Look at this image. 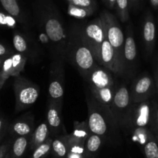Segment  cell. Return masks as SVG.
<instances>
[{
  "label": "cell",
  "mask_w": 158,
  "mask_h": 158,
  "mask_svg": "<svg viewBox=\"0 0 158 158\" xmlns=\"http://www.w3.org/2000/svg\"><path fill=\"white\" fill-rule=\"evenodd\" d=\"M66 60L78 70L84 80L99 65L92 49L82 36L79 26H73L68 32Z\"/></svg>",
  "instance_id": "cell-1"
},
{
  "label": "cell",
  "mask_w": 158,
  "mask_h": 158,
  "mask_svg": "<svg viewBox=\"0 0 158 158\" xmlns=\"http://www.w3.org/2000/svg\"><path fill=\"white\" fill-rule=\"evenodd\" d=\"M114 76L110 70L98 65L85 80L93 96L112 116L111 107L117 87Z\"/></svg>",
  "instance_id": "cell-2"
},
{
  "label": "cell",
  "mask_w": 158,
  "mask_h": 158,
  "mask_svg": "<svg viewBox=\"0 0 158 158\" xmlns=\"http://www.w3.org/2000/svg\"><path fill=\"white\" fill-rule=\"evenodd\" d=\"M86 100L88 109L87 123L93 134L104 139L110 140L117 134L120 128L117 127L113 116L97 101L89 89L86 90Z\"/></svg>",
  "instance_id": "cell-3"
},
{
  "label": "cell",
  "mask_w": 158,
  "mask_h": 158,
  "mask_svg": "<svg viewBox=\"0 0 158 158\" xmlns=\"http://www.w3.org/2000/svg\"><path fill=\"white\" fill-rule=\"evenodd\" d=\"M43 31L49 40L58 60H66V51L68 42L63 20L58 12L54 11L46 12L41 18Z\"/></svg>",
  "instance_id": "cell-4"
},
{
  "label": "cell",
  "mask_w": 158,
  "mask_h": 158,
  "mask_svg": "<svg viewBox=\"0 0 158 158\" xmlns=\"http://www.w3.org/2000/svg\"><path fill=\"white\" fill-rule=\"evenodd\" d=\"M15 97V113H19L32 106L38 100L40 87L23 77H15L13 83Z\"/></svg>",
  "instance_id": "cell-5"
},
{
  "label": "cell",
  "mask_w": 158,
  "mask_h": 158,
  "mask_svg": "<svg viewBox=\"0 0 158 158\" xmlns=\"http://www.w3.org/2000/svg\"><path fill=\"white\" fill-rule=\"evenodd\" d=\"M152 107L153 103L149 100L133 103L122 131L130 134L136 130L151 129Z\"/></svg>",
  "instance_id": "cell-6"
},
{
  "label": "cell",
  "mask_w": 158,
  "mask_h": 158,
  "mask_svg": "<svg viewBox=\"0 0 158 158\" xmlns=\"http://www.w3.org/2000/svg\"><path fill=\"white\" fill-rule=\"evenodd\" d=\"M100 16L103 20L106 37L117 53L123 73V55L125 43L124 34L115 15L105 10L101 12Z\"/></svg>",
  "instance_id": "cell-7"
},
{
  "label": "cell",
  "mask_w": 158,
  "mask_h": 158,
  "mask_svg": "<svg viewBox=\"0 0 158 158\" xmlns=\"http://www.w3.org/2000/svg\"><path fill=\"white\" fill-rule=\"evenodd\" d=\"M132 104L131 93L127 85L125 83L117 85L113 100L111 111L114 120L120 129L123 130L124 127Z\"/></svg>",
  "instance_id": "cell-8"
},
{
  "label": "cell",
  "mask_w": 158,
  "mask_h": 158,
  "mask_svg": "<svg viewBox=\"0 0 158 158\" xmlns=\"http://www.w3.org/2000/svg\"><path fill=\"white\" fill-rule=\"evenodd\" d=\"M82 36L86 43L89 45L94 54L97 62H100V49L102 43L106 35L103 20L101 17L94 19L84 26H79Z\"/></svg>",
  "instance_id": "cell-9"
},
{
  "label": "cell",
  "mask_w": 158,
  "mask_h": 158,
  "mask_svg": "<svg viewBox=\"0 0 158 158\" xmlns=\"http://www.w3.org/2000/svg\"><path fill=\"white\" fill-rule=\"evenodd\" d=\"M156 92L155 81L148 73L141 74L134 78L130 88L133 103L149 100Z\"/></svg>",
  "instance_id": "cell-10"
},
{
  "label": "cell",
  "mask_w": 158,
  "mask_h": 158,
  "mask_svg": "<svg viewBox=\"0 0 158 158\" xmlns=\"http://www.w3.org/2000/svg\"><path fill=\"white\" fill-rule=\"evenodd\" d=\"M63 60H56L52 64L49 84V100L63 106L64 95V71Z\"/></svg>",
  "instance_id": "cell-11"
},
{
  "label": "cell",
  "mask_w": 158,
  "mask_h": 158,
  "mask_svg": "<svg viewBox=\"0 0 158 158\" xmlns=\"http://www.w3.org/2000/svg\"><path fill=\"white\" fill-rule=\"evenodd\" d=\"M137 50L132 26H128L125 35L123 55V76L131 77L137 67Z\"/></svg>",
  "instance_id": "cell-12"
},
{
  "label": "cell",
  "mask_w": 158,
  "mask_h": 158,
  "mask_svg": "<svg viewBox=\"0 0 158 158\" xmlns=\"http://www.w3.org/2000/svg\"><path fill=\"white\" fill-rule=\"evenodd\" d=\"M99 65L110 70L117 77H123L122 68L118 57L114 47L108 40L106 35L102 43Z\"/></svg>",
  "instance_id": "cell-13"
},
{
  "label": "cell",
  "mask_w": 158,
  "mask_h": 158,
  "mask_svg": "<svg viewBox=\"0 0 158 158\" xmlns=\"http://www.w3.org/2000/svg\"><path fill=\"white\" fill-rule=\"evenodd\" d=\"M62 106L52 100L48 102L46 122L49 125L51 135L58 136L61 134H66L65 133L64 127L62 118Z\"/></svg>",
  "instance_id": "cell-14"
},
{
  "label": "cell",
  "mask_w": 158,
  "mask_h": 158,
  "mask_svg": "<svg viewBox=\"0 0 158 158\" xmlns=\"http://www.w3.org/2000/svg\"><path fill=\"white\" fill-rule=\"evenodd\" d=\"M26 61L27 57L26 56L19 52H15L4 59L2 67L0 71L6 79H9L10 77H18L20 73L24 70Z\"/></svg>",
  "instance_id": "cell-15"
},
{
  "label": "cell",
  "mask_w": 158,
  "mask_h": 158,
  "mask_svg": "<svg viewBox=\"0 0 158 158\" xmlns=\"http://www.w3.org/2000/svg\"><path fill=\"white\" fill-rule=\"evenodd\" d=\"M143 40L147 56H151L156 43V23L151 12L146 14L143 20Z\"/></svg>",
  "instance_id": "cell-16"
},
{
  "label": "cell",
  "mask_w": 158,
  "mask_h": 158,
  "mask_svg": "<svg viewBox=\"0 0 158 158\" xmlns=\"http://www.w3.org/2000/svg\"><path fill=\"white\" fill-rule=\"evenodd\" d=\"M35 128L33 115L27 114L14 120L9 127V131L11 135L15 137L32 136Z\"/></svg>",
  "instance_id": "cell-17"
},
{
  "label": "cell",
  "mask_w": 158,
  "mask_h": 158,
  "mask_svg": "<svg viewBox=\"0 0 158 158\" xmlns=\"http://www.w3.org/2000/svg\"><path fill=\"white\" fill-rule=\"evenodd\" d=\"M12 43L14 49L19 53L23 54L26 57L36 56V44L28 35L15 31L13 34Z\"/></svg>",
  "instance_id": "cell-18"
},
{
  "label": "cell",
  "mask_w": 158,
  "mask_h": 158,
  "mask_svg": "<svg viewBox=\"0 0 158 158\" xmlns=\"http://www.w3.org/2000/svg\"><path fill=\"white\" fill-rule=\"evenodd\" d=\"M50 130L47 122H43L38 125L35 128L31 137L30 145H29L30 151H34L37 147L46 141L50 137Z\"/></svg>",
  "instance_id": "cell-19"
},
{
  "label": "cell",
  "mask_w": 158,
  "mask_h": 158,
  "mask_svg": "<svg viewBox=\"0 0 158 158\" xmlns=\"http://www.w3.org/2000/svg\"><path fill=\"white\" fill-rule=\"evenodd\" d=\"M105 140L97 134L91 133L85 141V158H96Z\"/></svg>",
  "instance_id": "cell-20"
},
{
  "label": "cell",
  "mask_w": 158,
  "mask_h": 158,
  "mask_svg": "<svg viewBox=\"0 0 158 158\" xmlns=\"http://www.w3.org/2000/svg\"><path fill=\"white\" fill-rule=\"evenodd\" d=\"M32 136H22L16 137L12 142L10 148L12 158H23L26 154L28 148H29Z\"/></svg>",
  "instance_id": "cell-21"
},
{
  "label": "cell",
  "mask_w": 158,
  "mask_h": 158,
  "mask_svg": "<svg viewBox=\"0 0 158 158\" xmlns=\"http://www.w3.org/2000/svg\"><path fill=\"white\" fill-rule=\"evenodd\" d=\"M69 151L66 134H61L52 139L51 154L54 158H66Z\"/></svg>",
  "instance_id": "cell-22"
},
{
  "label": "cell",
  "mask_w": 158,
  "mask_h": 158,
  "mask_svg": "<svg viewBox=\"0 0 158 158\" xmlns=\"http://www.w3.org/2000/svg\"><path fill=\"white\" fill-rule=\"evenodd\" d=\"M0 3L9 15L15 19L21 24L26 25V20L23 17L21 8L17 0H0Z\"/></svg>",
  "instance_id": "cell-23"
},
{
  "label": "cell",
  "mask_w": 158,
  "mask_h": 158,
  "mask_svg": "<svg viewBox=\"0 0 158 158\" xmlns=\"http://www.w3.org/2000/svg\"><path fill=\"white\" fill-rule=\"evenodd\" d=\"M90 134L91 131L86 120L83 122L76 121L73 125V131L69 135L77 140L85 142Z\"/></svg>",
  "instance_id": "cell-24"
},
{
  "label": "cell",
  "mask_w": 158,
  "mask_h": 158,
  "mask_svg": "<svg viewBox=\"0 0 158 158\" xmlns=\"http://www.w3.org/2000/svg\"><path fill=\"white\" fill-rule=\"evenodd\" d=\"M94 11H95V9L80 7V6H75V5L69 3L67 12L69 15L74 17V18L85 19L86 17H89L91 15H93Z\"/></svg>",
  "instance_id": "cell-25"
},
{
  "label": "cell",
  "mask_w": 158,
  "mask_h": 158,
  "mask_svg": "<svg viewBox=\"0 0 158 158\" xmlns=\"http://www.w3.org/2000/svg\"><path fill=\"white\" fill-rule=\"evenodd\" d=\"M52 138L51 137L46 141L37 147L32 151V156L30 158H46L51 153L52 151Z\"/></svg>",
  "instance_id": "cell-26"
},
{
  "label": "cell",
  "mask_w": 158,
  "mask_h": 158,
  "mask_svg": "<svg viewBox=\"0 0 158 158\" xmlns=\"http://www.w3.org/2000/svg\"><path fill=\"white\" fill-rule=\"evenodd\" d=\"M143 151L145 158H158V142L155 135L145 143Z\"/></svg>",
  "instance_id": "cell-27"
},
{
  "label": "cell",
  "mask_w": 158,
  "mask_h": 158,
  "mask_svg": "<svg viewBox=\"0 0 158 158\" xmlns=\"http://www.w3.org/2000/svg\"><path fill=\"white\" fill-rule=\"evenodd\" d=\"M128 0H116L115 7L118 18L122 23H127L129 19V3Z\"/></svg>",
  "instance_id": "cell-28"
},
{
  "label": "cell",
  "mask_w": 158,
  "mask_h": 158,
  "mask_svg": "<svg viewBox=\"0 0 158 158\" xmlns=\"http://www.w3.org/2000/svg\"><path fill=\"white\" fill-rule=\"evenodd\" d=\"M151 129L155 135L158 136V103L154 102L151 120Z\"/></svg>",
  "instance_id": "cell-29"
},
{
  "label": "cell",
  "mask_w": 158,
  "mask_h": 158,
  "mask_svg": "<svg viewBox=\"0 0 158 158\" xmlns=\"http://www.w3.org/2000/svg\"><path fill=\"white\" fill-rule=\"evenodd\" d=\"M69 3L80 6V7L91 8V9L96 8V5L94 0H70Z\"/></svg>",
  "instance_id": "cell-30"
},
{
  "label": "cell",
  "mask_w": 158,
  "mask_h": 158,
  "mask_svg": "<svg viewBox=\"0 0 158 158\" xmlns=\"http://www.w3.org/2000/svg\"><path fill=\"white\" fill-rule=\"evenodd\" d=\"M12 146V141L7 140L3 143L0 144V158H4Z\"/></svg>",
  "instance_id": "cell-31"
},
{
  "label": "cell",
  "mask_w": 158,
  "mask_h": 158,
  "mask_svg": "<svg viewBox=\"0 0 158 158\" xmlns=\"http://www.w3.org/2000/svg\"><path fill=\"white\" fill-rule=\"evenodd\" d=\"M11 15H6L0 11V25H7L9 26H13L14 22L11 19Z\"/></svg>",
  "instance_id": "cell-32"
},
{
  "label": "cell",
  "mask_w": 158,
  "mask_h": 158,
  "mask_svg": "<svg viewBox=\"0 0 158 158\" xmlns=\"http://www.w3.org/2000/svg\"><path fill=\"white\" fill-rule=\"evenodd\" d=\"M13 53H15V52H13L12 49H10L7 46H5L4 44L0 43V57L6 59L9 56L12 55Z\"/></svg>",
  "instance_id": "cell-33"
},
{
  "label": "cell",
  "mask_w": 158,
  "mask_h": 158,
  "mask_svg": "<svg viewBox=\"0 0 158 158\" xmlns=\"http://www.w3.org/2000/svg\"><path fill=\"white\" fill-rule=\"evenodd\" d=\"M6 121L2 116H0V135L6 131Z\"/></svg>",
  "instance_id": "cell-34"
},
{
  "label": "cell",
  "mask_w": 158,
  "mask_h": 158,
  "mask_svg": "<svg viewBox=\"0 0 158 158\" xmlns=\"http://www.w3.org/2000/svg\"><path fill=\"white\" fill-rule=\"evenodd\" d=\"M106 5L109 9H113L114 7H115L116 0H107V1H106Z\"/></svg>",
  "instance_id": "cell-35"
},
{
  "label": "cell",
  "mask_w": 158,
  "mask_h": 158,
  "mask_svg": "<svg viewBox=\"0 0 158 158\" xmlns=\"http://www.w3.org/2000/svg\"><path fill=\"white\" fill-rule=\"evenodd\" d=\"M6 80H7V79L4 77V75L2 74V73L0 71V89H2V87L3 85H4L5 82H6Z\"/></svg>",
  "instance_id": "cell-36"
},
{
  "label": "cell",
  "mask_w": 158,
  "mask_h": 158,
  "mask_svg": "<svg viewBox=\"0 0 158 158\" xmlns=\"http://www.w3.org/2000/svg\"><path fill=\"white\" fill-rule=\"evenodd\" d=\"M154 81H155L156 88H157V93H158V63L157 65V68L155 70V75H154Z\"/></svg>",
  "instance_id": "cell-37"
},
{
  "label": "cell",
  "mask_w": 158,
  "mask_h": 158,
  "mask_svg": "<svg viewBox=\"0 0 158 158\" xmlns=\"http://www.w3.org/2000/svg\"><path fill=\"white\" fill-rule=\"evenodd\" d=\"M150 2L154 9H158V0H150Z\"/></svg>",
  "instance_id": "cell-38"
},
{
  "label": "cell",
  "mask_w": 158,
  "mask_h": 158,
  "mask_svg": "<svg viewBox=\"0 0 158 158\" xmlns=\"http://www.w3.org/2000/svg\"><path fill=\"white\" fill-rule=\"evenodd\" d=\"M128 1H129L130 2H131V6H136V4H137V2H138L139 0H128Z\"/></svg>",
  "instance_id": "cell-39"
},
{
  "label": "cell",
  "mask_w": 158,
  "mask_h": 158,
  "mask_svg": "<svg viewBox=\"0 0 158 158\" xmlns=\"http://www.w3.org/2000/svg\"><path fill=\"white\" fill-rule=\"evenodd\" d=\"M3 62H4V59L2 58V57H0V70H1L2 67Z\"/></svg>",
  "instance_id": "cell-40"
},
{
  "label": "cell",
  "mask_w": 158,
  "mask_h": 158,
  "mask_svg": "<svg viewBox=\"0 0 158 158\" xmlns=\"http://www.w3.org/2000/svg\"><path fill=\"white\" fill-rule=\"evenodd\" d=\"M6 131H5V132H3L2 134L1 135H0V144H1V142H2V140L3 137H4L5 134H6Z\"/></svg>",
  "instance_id": "cell-41"
},
{
  "label": "cell",
  "mask_w": 158,
  "mask_h": 158,
  "mask_svg": "<svg viewBox=\"0 0 158 158\" xmlns=\"http://www.w3.org/2000/svg\"><path fill=\"white\" fill-rule=\"evenodd\" d=\"M4 158H12V157H11V154H10V150H9V152L6 154V155L5 156Z\"/></svg>",
  "instance_id": "cell-42"
},
{
  "label": "cell",
  "mask_w": 158,
  "mask_h": 158,
  "mask_svg": "<svg viewBox=\"0 0 158 158\" xmlns=\"http://www.w3.org/2000/svg\"><path fill=\"white\" fill-rule=\"evenodd\" d=\"M103 1L104 2H105V4H106V1H107V0H103Z\"/></svg>",
  "instance_id": "cell-43"
},
{
  "label": "cell",
  "mask_w": 158,
  "mask_h": 158,
  "mask_svg": "<svg viewBox=\"0 0 158 158\" xmlns=\"http://www.w3.org/2000/svg\"><path fill=\"white\" fill-rule=\"evenodd\" d=\"M156 136V138H157V142H158V136H157V135H155Z\"/></svg>",
  "instance_id": "cell-44"
},
{
  "label": "cell",
  "mask_w": 158,
  "mask_h": 158,
  "mask_svg": "<svg viewBox=\"0 0 158 158\" xmlns=\"http://www.w3.org/2000/svg\"><path fill=\"white\" fill-rule=\"evenodd\" d=\"M129 158H131V157H130V156H129Z\"/></svg>",
  "instance_id": "cell-45"
}]
</instances>
